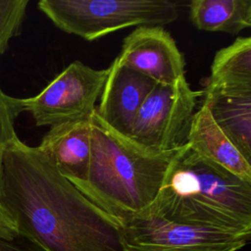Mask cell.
<instances>
[{"label": "cell", "instance_id": "5b68a950", "mask_svg": "<svg viewBox=\"0 0 251 251\" xmlns=\"http://www.w3.org/2000/svg\"><path fill=\"white\" fill-rule=\"evenodd\" d=\"M201 90L191 89L185 76L174 84L156 83L131 126L128 139L153 153L181 148L187 137Z\"/></svg>", "mask_w": 251, "mask_h": 251}, {"label": "cell", "instance_id": "8992f818", "mask_svg": "<svg viewBox=\"0 0 251 251\" xmlns=\"http://www.w3.org/2000/svg\"><path fill=\"white\" fill-rule=\"evenodd\" d=\"M108 74L109 67L96 70L75 61L38 94L21 98L23 112H28L37 126L51 127L89 119L95 111Z\"/></svg>", "mask_w": 251, "mask_h": 251}, {"label": "cell", "instance_id": "7c38bea8", "mask_svg": "<svg viewBox=\"0 0 251 251\" xmlns=\"http://www.w3.org/2000/svg\"><path fill=\"white\" fill-rule=\"evenodd\" d=\"M201 84L202 94H251V37L239 36L218 50Z\"/></svg>", "mask_w": 251, "mask_h": 251}, {"label": "cell", "instance_id": "ba28073f", "mask_svg": "<svg viewBox=\"0 0 251 251\" xmlns=\"http://www.w3.org/2000/svg\"><path fill=\"white\" fill-rule=\"evenodd\" d=\"M116 59L161 84H174L185 73L183 54L163 26L136 27L125 37Z\"/></svg>", "mask_w": 251, "mask_h": 251}, {"label": "cell", "instance_id": "30bf717a", "mask_svg": "<svg viewBox=\"0 0 251 251\" xmlns=\"http://www.w3.org/2000/svg\"><path fill=\"white\" fill-rule=\"evenodd\" d=\"M90 118L51 126L37 146L74 185L85 181L88 175Z\"/></svg>", "mask_w": 251, "mask_h": 251}, {"label": "cell", "instance_id": "2e32d148", "mask_svg": "<svg viewBox=\"0 0 251 251\" xmlns=\"http://www.w3.org/2000/svg\"><path fill=\"white\" fill-rule=\"evenodd\" d=\"M22 112L21 98L5 94L0 87V176L4 152L7 146L18 137L15 121Z\"/></svg>", "mask_w": 251, "mask_h": 251}, {"label": "cell", "instance_id": "277c9868", "mask_svg": "<svg viewBox=\"0 0 251 251\" xmlns=\"http://www.w3.org/2000/svg\"><path fill=\"white\" fill-rule=\"evenodd\" d=\"M38 9L61 30L93 41L130 26H165L178 18L169 0H40Z\"/></svg>", "mask_w": 251, "mask_h": 251}, {"label": "cell", "instance_id": "6da1fadb", "mask_svg": "<svg viewBox=\"0 0 251 251\" xmlns=\"http://www.w3.org/2000/svg\"><path fill=\"white\" fill-rule=\"evenodd\" d=\"M0 206L19 235L42 251H124L121 224L19 137L3 155Z\"/></svg>", "mask_w": 251, "mask_h": 251}, {"label": "cell", "instance_id": "ac0fdd59", "mask_svg": "<svg viewBox=\"0 0 251 251\" xmlns=\"http://www.w3.org/2000/svg\"><path fill=\"white\" fill-rule=\"evenodd\" d=\"M19 236L15 224L0 206V237L12 240Z\"/></svg>", "mask_w": 251, "mask_h": 251}, {"label": "cell", "instance_id": "9a60e30c", "mask_svg": "<svg viewBox=\"0 0 251 251\" xmlns=\"http://www.w3.org/2000/svg\"><path fill=\"white\" fill-rule=\"evenodd\" d=\"M27 5L28 0H0V55L21 32Z\"/></svg>", "mask_w": 251, "mask_h": 251}, {"label": "cell", "instance_id": "9c48e42d", "mask_svg": "<svg viewBox=\"0 0 251 251\" xmlns=\"http://www.w3.org/2000/svg\"><path fill=\"white\" fill-rule=\"evenodd\" d=\"M155 84L150 77L120 65L115 59L95 113L112 130L127 138L138 110Z\"/></svg>", "mask_w": 251, "mask_h": 251}, {"label": "cell", "instance_id": "8fae6325", "mask_svg": "<svg viewBox=\"0 0 251 251\" xmlns=\"http://www.w3.org/2000/svg\"><path fill=\"white\" fill-rule=\"evenodd\" d=\"M187 143L203 158L251 182V163L241 155L216 125L204 103L193 115Z\"/></svg>", "mask_w": 251, "mask_h": 251}, {"label": "cell", "instance_id": "e0dca14e", "mask_svg": "<svg viewBox=\"0 0 251 251\" xmlns=\"http://www.w3.org/2000/svg\"><path fill=\"white\" fill-rule=\"evenodd\" d=\"M0 251H42L35 244L27 239L19 236L15 239H5L0 237Z\"/></svg>", "mask_w": 251, "mask_h": 251}, {"label": "cell", "instance_id": "5bb4252c", "mask_svg": "<svg viewBox=\"0 0 251 251\" xmlns=\"http://www.w3.org/2000/svg\"><path fill=\"white\" fill-rule=\"evenodd\" d=\"M189 19L200 30L236 34L251 26V0H192Z\"/></svg>", "mask_w": 251, "mask_h": 251}, {"label": "cell", "instance_id": "4fadbf2b", "mask_svg": "<svg viewBox=\"0 0 251 251\" xmlns=\"http://www.w3.org/2000/svg\"><path fill=\"white\" fill-rule=\"evenodd\" d=\"M203 101L220 129L251 163V94H202Z\"/></svg>", "mask_w": 251, "mask_h": 251}, {"label": "cell", "instance_id": "3957f363", "mask_svg": "<svg viewBox=\"0 0 251 251\" xmlns=\"http://www.w3.org/2000/svg\"><path fill=\"white\" fill-rule=\"evenodd\" d=\"M179 149L146 151L112 130L94 111L90 118L87 178L75 186L122 224L153 204Z\"/></svg>", "mask_w": 251, "mask_h": 251}, {"label": "cell", "instance_id": "52a82bcc", "mask_svg": "<svg viewBox=\"0 0 251 251\" xmlns=\"http://www.w3.org/2000/svg\"><path fill=\"white\" fill-rule=\"evenodd\" d=\"M124 251H237L250 233L172 222L142 212L121 224Z\"/></svg>", "mask_w": 251, "mask_h": 251}, {"label": "cell", "instance_id": "7a4b0ae2", "mask_svg": "<svg viewBox=\"0 0 251 251\" xmlns=\"http://www.w3.org/2000/svg\"><path fill=\"white\" fill-rule=\"evenodd\" d=\"M144 212L176 223L251 234V182L203 158L186 143Z\"/></svg>", "mask_w": 251, "mask_h": 251}]
</instances>
